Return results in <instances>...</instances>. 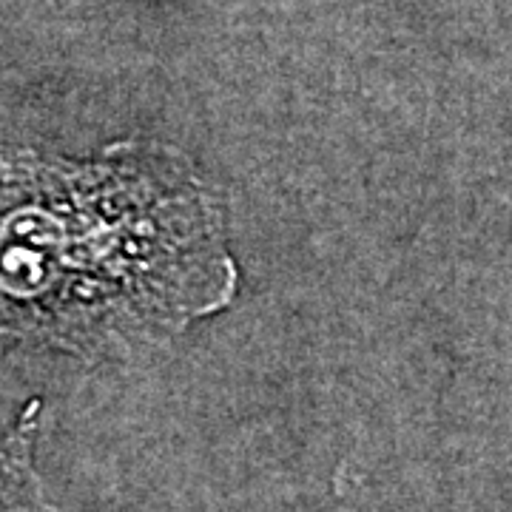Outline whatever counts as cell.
<instances>
[{"mask_svg":"<svg viewBox=\"0 0 512 512\" xmlns=\"http://www.w3.org/2000/svg\"><path fill=\"white\" fill-rule=\"evenodd\" d=\"M237 293L228 197L188 151L126 137L66 157L0 140V356L128 359Z\"/></svg>","mask_w":512,"mask_h":512,"instance_id":"obj_1","label":"cell"},{"mask_svg":"<svg viewBox=\"0 0 512 512\" xmlns=\"http://www.w3.org/2000/svg\"><path fill=\"white\" fill-rule=\"evenodd\" d=\"M43 399L32 396L0 433V512H57L37 470Z\"/></svg>","mask_w":512,"mask_h":512,"instance_id":"obj_2","label":"cell"}]
</instances>
